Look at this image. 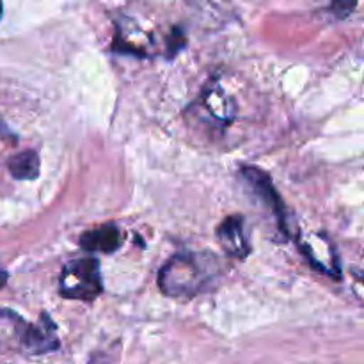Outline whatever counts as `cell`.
I'll use <instances>...</instances> for the list:
<instances>
[{
  "label": "cell",
  "mask_w": 364,
  "mask_h": 364,
  "mask_svg": "<svg viewBox=\"0 0 364 364\" xmlns=\"http://www.w3.org/2000/svg\"><path fill=\"white\" fill-rule=\"evenodd\" d=\"M213 276H215L213 258L194 255V252H180L160 269L159 287L167 297L191 299L205 291Z\"/></svg>",
  "instance_id": "6da1fadb"
},
{
  "label": "cell",
  "mask_w": 364,
  "mask_h": 364,
  "mask_svg": "<svg viewBox=\"0 0 364 364\" xmlns=\"http://www.w3.org/2000/svg\"><path fill=\"white\" fill-rule=\"evenodd\" d=\"M102 290L100 262L96 258L73 259L64 265L59 279V291L64 299L91 302Z\"/></svg>",
  "instance_id": "7a4b0ae2"
},
{
  "label": "cell",
  "mask_w": 364,
  "mask_h": 364,
  "mask_svg": "<svg viewBox=\"0 0 364 364\" xmlns=\"http://www.w3.org/2000/svg\"><path fill=\"white\" fill-rule=\"evenodd\" d=\"M9 313V318L13 322L14 336H16L20 350L27 355H43L50 352L59 350L60 341L57 336V327L53 320L46 313L41 315V323H28L13 311Z\"/></svg>",
  "instance_id": "3957f363"
},
{
  "label": "cell",
  "mask_w": 364,
  "mask_h": 364,
  "mask_svg": "<svg viewBox=\"0 0 364 364\" xmlns=\"http://www.w3.org/2000/svg\"><path fill=\"white\" fill-rule=\"evenodd\" d=\"M242 178H244L249 192H252V196H255L267 210H270V213L276 217L277 226L281 228V231H283L284 235H288L287 206H284L281 196L277 194L276 187H274L269 174L259 171L258 167L247 166L242 169Z\"/></svg>",
  "instance_id": "277c9868"
},
{
  "label": "cell",
  "mask_w": 364,
  "mask_h": 364,
  "mask_svg": "<svg viewBox=\"0 0 364 364\" xmlns=\"http://www.w3.org/2000/svg\"><path fill=\"white\" fill-rule=\"evenodd\" d=\"M217 238L228 256L244 259L251 255V242L245 235V220L242 215L226 217L217 228Z\"/></svg>",
  "instance_id": "5b68a950"
},
{
  "label": "cell",
  "mask_w": 364,
  "mask_h": 364,
  "mask_svg": "<svg viewBox=\"0 0 364 364\" xmlns=\"http://www.w3.org/2000/svg\"><path fill=\"white\" fill-rule=\"evenodd\" d=\"M123 242L119 228L116 224H103V226L95 228L91 231H85L80 237V247L89 252H110L117 251Z\"/></svg>",
  "instance_id": "8992f818"
},
{
  "label": "cell",
  "mask_w": 364,
  "mask_h": 364,
  "mask_svg": "<svg viewBox=\"0 0 364 364\" xmlns=\"http://www.w3.org/2000/svg\"><path fill=\"white\" fill-rule=\"evenodd\" d=\"M7 171L14 180L31 181L39 176V156L34 149H27L7 160Z\"/></svg>",
  "instance_id": "52a82bcc"
},
{
  "label": "cell",
  "mask_w": 364,
  "mask_h": 364,
  "mask_svg": "<svg viewBox=\"0 0 364 364\" xmlns=\"http://www.w3.org/2000/svg\"><path fill=\"white\" fill-rule=\"evenodd\" d=\"M358 0H333L331 2V11L336 14V18H347L348 14L354 13Z\"/></svg>",
  "instance_id": "ba28073f"
},
{
  "label": "cell",
  "mask_w": 364,
  "mask_h": 364,
  "mask_svg": "<svg viewBox=\"0 0 364 364\" xmlns=\"http://www.w3.org/2000/svg\"><path fill=\"white\" fill-rule=\"evenodd\" d=\"M6 283H7V272L0 270V290H2V288L6 287Z\"/></svg>",
  "instance_id": "9c48e42d"
},
{
  "label": "cell",
  "mask_w": 364,
  "mask_h": 364,
  "mask_svg": "<svg viewBox=\"0 0 364 364\" xmlns=\"http://www.w3.org/2000/svg\"><path fill=\"white\" fill-rule=\"evenodd\" d=\"M2 14H4V4L2 0H0V18H2Z\"/></svg>",
  "instance_id": "30bf717a"
}]
</instances>
